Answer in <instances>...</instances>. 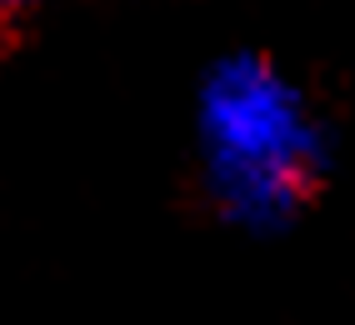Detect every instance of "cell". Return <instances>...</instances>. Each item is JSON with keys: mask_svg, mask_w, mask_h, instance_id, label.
Returning a JSON list of instances; mask_svg holds the SVG:
<instances>
[{"mask_svg": "<svg viewBox=\"0 0 355 325\" xmlns=\"http://www.w3.org/2000/svg\"><path fill=\"white\" fill-rule=\"evenodd\" d=\"M200 150L216 211L245 230L295 220L325 175V146L300 96L250 55L205 80Z\"/></svg>", "mask_w": 355, "mask_h": 325, "instance_id": "1", "label": "cell"}, {"mask_svg": "<svg viewBox=\"0 0 355 325\" xmlns=\"http://www.w3.org/2000/svg\"><path fill=\"white\" fill-rule=\"evenodd\" d=\"M45 0H0V60L15 51V40L26 35V26L35 20V10Z\"/></svg>", "mask_w": 355, "mask_h": 325, "instance_id": "2", "label": "cell"}]
</instances>
